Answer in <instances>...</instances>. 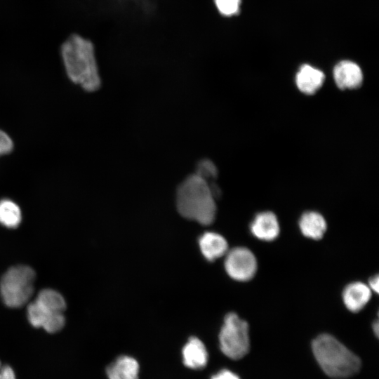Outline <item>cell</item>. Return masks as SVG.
Masks as SVG:
<instances>
[{"mask_svg": "<svg viewBox=\"0 0 379 379\" xmlns=\"http://www.w3.org/2000/svg\"><path fill=\"white\" fill-rule=\"evenodd\" d=\"M217 185H211L196 173L188 175L178 186L176 206L184 218L201 225L211 224L216 214Z\"/></svg>", "mask_w": 379, "mask_h": 379, "instance_id": "1", "label": "cell"}, {"mask_svg": "<svg viewBox=\"0 0 379 379\" xmlns=\"http://www.w3.org/2000/svg\"><path fill=\"white\" fill-rule=\"evenodd\" d=\"M61 57L69 79L87 92L101 86L93 43L79 34L70 35L62 44Z\"/></svg>", "mask_w": 379, "mask_h": 379, "instance_id": "2", "label": "cell"}, {"mask_svg": "<svg viewBox=\"0 0 379 379\" xmlns=\"http://www.w3.org/2000/svg\"><path fill=\"white\" fill-rule=\"evenodd\" d=\"M312 346L317 361L329 377L345 378L360 370L359 358L329 334L317 336Z\"/></svg>", "mask_w": 379, "mask_h": 379, "instance_id": "3", "label": "cell"}, {"mask_svg": "<svg viewBox=\"0 0 379 379\" xmlns=\"http://www.w3.org/2000/svg\"><path fill=\"white\" fill-rule=\"evenodd\" d=\"M66 302L58 291L45 288L39 291L36 298L27 307V319L36 328H42L48 333L60 331L65 326Z\"/></svg>", "mask_w": 379, "mask_h": 379, "instance_id": "4", "label": "cell"}, {"mask_svg": "<svg viewBox=\"0 0 379 379\" xmlns=\"http://www.w3.org/2000/svg\"><path fill=\"white\" fill-rule=\"evenodd\" d=\"M35 272L27 265L9 268L0 281V294L4 303L11 308L25 305L34 293Z\"/></svg>", "mask_w": 379, "mask_h": 379, "instance_id": "5", "label": "cell"}, {"mask_svg": "<svg viewBox=\"0 0 379 379\" xmlns=\"http://www.w3.org/2000/svg\"><path fill=\"white\" fill-rule=\"evenodd\" d=\"M222 353L232 359H239L249 351L248 325L234 312L228 313L219 334Z\"/></svg>", "mask_w": 379, "mask_h": 379, "instance_id": "6", "label": "cell"}, {"mask_svg": "<svg viewBox=\"0 0 379 379\" xmlns=\"http://www.w3.org/2000/svg\"><path fill=\"white\" fill-rule=\"evenodd\" d=\"M225 268L228 275L239 281L251 280L257 271L254 254L246 247H236L225 254Z\"/></svg>", "mask_w": 379, "mask_h": 379, "instance_id": "7", "label": "cell"}, {"mask_svg": "<svg viewBox=\"0 0 379 379\" xmlns=\"http://www.w3.org/2000/svg\"><path fill=\"white\" fill-rule=\"evenodd\" d=\"M333 78L339 88L352 89L361 85L363 73L357 63L350 60H343L335 66Z\"/></svg>", "mask_w": 379, "mask_h": 379, "instance_id": "8", "label": "cell"}, {"mask_svg": "<svg viewBox=\"0 0 379 379\" xmlns=\"http://www.w3.org/2000/svg\"><path fill=\"white\" fill-rule=\"evenodd\" d=\"M252 234L260 240L271 241L279 234L280 227L275 214L270 211L258 213L250 225Z\"/></svg>", "mask_w": 379, "mask_h": 379, "instance_id": "9", "label": "cell"}, {"mask_svg": "<svg viewBox=\"0 0 379 379\" xmlns=\"http://www.w3.org/2000/svg\"><path fill=\"white\" fill-rule=\"evenodd\" d=\"M372 291L368 285L360 281L350 283L343 291V302L350 311L357 312L368 302Z\"/></svg>", "mask_w": 379, "mask_h": 379, "instance_id": "10", "label": "cell"}, {"mask_svg": "<svg viewBox=\"0 0 379 379\" xmlns=\"http://www.w3.org/2000/svg\"><path fill=\"white\" fill-rule=\"evenodd\" d=\"M325 79L324 72L310 65L304 64L295 76V84L298 89L305 94L312 95L319 90Z\"/></svg>", "mask_w": 379, "mask_h": 379, "instance_id": "11", "label": "cell"}, {"mask_svg": "<svg viewBox=\"0 0 379 379\" xmlns=\"http://www.w3.org/2000/svg\"><path fill=\"white\" fill-rule=\"evenodd\" d=\"M182 359L185 366L193 369L206 366L208 352L204 343L197 338L192 337L182 349Z\"/></svg>", "mask_w": 379, "mask_h": 379, "instance_id": "12", "label": "cell"}, {"mask_svg": "<svg viewBox=\"0 0 379 379\" xmlns=\"http://www.w3.org/2000/svg\"><path fill=\"white\" fill-rule=\"evenodd\" d=\"M202 254L208 261H213L227 253L228 244L226 239L215 232H206L199 238Z\"/></svg>", "mask_w": 379, "mask_h": 379, "instance_id": "13", "label": "cell"}, {"mask_svg": "<svg viewBox=\"0 0 379 379\" xmlns=\"http://www.w3.org/2000/svg\"><path fill=\"white\" fill-rule=\"evenodd\" d=\"M138 361L128 356L118 357L106 369L109 379H138Z\"/></svg>", "mask_w": 379, "mask_h": 379, "instance_id": "14", "label": "cell"}, {"mask_svg": "<svg viewBox=\"0 0 379 379\" xmlns=\"http://www.w3.org/2000/svg\"><path fill=\"white\" fill-rule=\"evenodd\" d=\"M299 227L305 237L318 240L323 237L326 230V222L319 213L307 211L301 215Z\"/></svg>", "mask_w": 379, "mask_h": 379, "instance_id": "15", "label": "cell"}, {"mask_svg": "<svg viewBox=\"0 0 379 379\" xmlns=\"http://www.w3.org/2000/svg\"><path fill=\"white\" fill-rule=\"evenodd\" d=\"M22 220L20 207L14 201L4 199L0 201V224L11 229L19 226Z\"/></svg>", "mask_w": 379, "mask_h": 379, "instance_id": "16", "label": "cell"}, {"mask_svg": "<svg viewBox=\"0 0 379 379\" xmlns=\"http://www.w3.org/2000/svg\"><path fill=\"white\" fill-rule=\"evenodd\" d=\"M194 173L206 180L211 185H215L214 181L218 177V168L211 160L202 159L199 161Z\"/></svg>", "mask_w": 379, "mask_h": 379, "instance_id": "17", "label": "cell"}, {"mask_svg": "<svg viewBox=\"0 0 379 379\" xmlns=\"http://www.w3.org/2000/svg\"><path fill=\"white\" fill-rule=\"evenodd\" d=\"M218 12L226 17L239 13L241 0H213Z\"/></svg>", "mask_w": 379, "mask_h": 379, "instance_id": "18", "label": "cell"}, {"mask_svg": "<svg viewBox=\"0 0 379 379\" xmlns=\"http://www.w3.org/2000/svg\"><path fill=\"white\" fill-rule=\"evenodd\" d=\"M13 148V143L9 135L0 129V156L10 153Z\"/></svg>", "mask_w": 379, "mask_h": 379, "instance_id": "19", "label": "cell"}, {"mask_svg": "<svg viewBox=\"0 0 379 379\" xmlns=\"http://www.w3.org/2000/svg\"><path fill=\"white\" fill-rule=\"evenodd\" d=\"M0 379H18L14 368L0 359Z\"/></svg>", "mask_w": 379, "mask_h": 379, "instance_id": "20", "label": "cell"}, {"mask_svg": "<svg viewBox=\"0 0 379 379\" xmlns=\"http://www.w3.org/2000/svg\"><path fill=\"white\" fill-rule=\"evenodd\" d=\"M211 379H240L234 373L227 369H223L215 375H213Z\"/></svg>", "mask_w": 379, "mask_h": 379, "instance_id": "21", "label": "cell"}, {"mask_svg": "<svg viewBox=\"0 0 379 379\" xmlns=\"http://www.w3.org/2000/svg\"><path fill=\"white\" fill-rule=\"evenodd\" d=\"M368 287L371 291H373L375 293H378L379 290V277L378 275L376 274L375 276H373L370 279L368 280Z\"/></svg>", "mask_w": 379, "mask_h": 379, "instance_id": "22", "label": "cell"}, {"mask_svg": "<svg viewBox=\"0 0 379 379\" xmlns=\"http://www.w3.org/2000/svg\"><path fill=\"white\" fill-rule=\"evenodd\" d=\"M373 330L375 335L378 337L379 333V324L378 319H376V321L373 324Z\"/></svg>", "mask_w": 379, "mask_h": 379, "instance_id": "23", "label": "cell"}]
</instances>
